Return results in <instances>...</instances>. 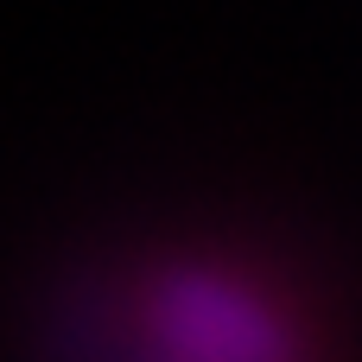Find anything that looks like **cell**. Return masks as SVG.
<instances>
[{
  "mask_svg": "<svg viewBox=\"0 0 362 362\" xmlns=\"http://www.w3.org/2000/svg\"><path fill=\"white\" fill-rule=\"evenodd\" d=\"M153 318H165V350L178 362H280L274 337L255 325V312L235 293L172 286Z\"/></svg>",
  "mask_w": 362,
  "mask_h": 362,
  "instance_id": "obj_1",
  "label": "cell"
}]
</instances>
